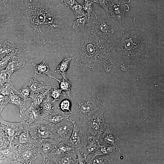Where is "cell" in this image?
Segmentation results:
<instances>
[{
    "label": "cell",
    "instance_id": "33",
    "mask_svg": "<svg viewBox=\"0 0 164 164\" xmlns=\"http://www.w3.org/2000/svg\"><path fill=\"white\" fill-rule=\"evenodd\" d=\"M15 93L25 102L31 100V92L26 84L23 86L20 89L16 90Z\"/></svg>",
    "mask_w": 164,
    "mask_h": 164
},
{
    "label": "cell",
    "instance_id": "39",
    "mask_svg": "<svg viewBox=\"0 0 164 164\" xmlns=\"http://www.w3.org/2000/svg\"><path fill=\"white\" fill-rule=\"evenodd\" d=\"M11 56H6L0 57V71L5 69Z\"/></svg>",
    "mask_w": 164,
    "mask_h": 164
},
{
    "label": "cell",
    "instance_id": "21",
    "mask_svg": "<svg viewBox=\"0 0 164 164\" xmlns=\"http://www.w3.org/2000/svg\"><path fill=\"white\" fill-rule=\"evenodd\" d=\"M32 64L35 74L40 76H47L49 80H51L53 76L49 68L48 61L46 59H43L40 63L38 64L32 62Z\"/></svg>",
    "mask_w": 164,
    "mask_h": 164
},
{
    "label": "cell",
    "instance_id": "2",
    "mask_svg": "<svg viewBox=\"0 0 164 164\" xmlns=\"http://www.w3.org/2000/svg\"><path fill=\"white\" fill-rule=\"evenodd\" d=\"M78 56L75 61L81 67L93 63H98L108 73L110 68L108 63L113 64L110 51L114 46L111 39L102 38L94 30L82 35Z\"/></svg>",
    "mask_w": 164,
    "mask_h": 164
},
{
    "label": "cell",
    "instance_id": "20",
    "mask_svg": "<svg viewBox=\"0 0 164 164\" xmlns=\"http://www.w3.org/2000/svg\"><path fill=\"white\" fill-rule=\"evenodd\" d=\"M72 114H65L57 107L52 114L42 118H43L46 123L53 125L67 119Z\"/></svg>",
    "mask_w": 164,
    "mask_h": 164
},
{
    "label": "cell",
    "instance_id": "40",
    "mask_svg": "<svg viewBox=\"0 0 164 164\" xmlns=\"http://www.w3.org/2000/svg\"><path fill=\"white\" fill-rule=\"evenodd\" d=\"M9 96L0 94V117L1 114L4 108L9 103Z\"/></svg>",
    "mask_w": 164,
    "mask_h": 164
},
{
    "label": "cell",
    "instance_id": "45",
    "mask_svg": "<svg viewBox=\"0 0 164 164\" xmlns=\"http://www.w3.org/2000/svg\"><path fill=\"white\" fill-rule=\"evenodd\" d=\"M91 0H84V2H86L87 1H90Z\"/></svg>",
    "mask_w": 164,
    "mask_h": 164
},
{
    "label": "cell",
    "instance_id": "17",
    "mask_svg": "<svg viewBox=\"0 0 164 164\" xmlns=\"http://www.w3.org/2000/svg\"><path fill=\"white\" fill-rule=\"evenodd\" d=\"M13 55L23 57L20 50L17 46L8 41L0 39V57Z\"/></svg>",
    "mask_w": 164,
    "mask_h": 164
},
{
    "label": "cell",
    "instance_id": "31",
    "mask_svg": "<svg viewBox=\"0 0 164 164\" xmlns=\"http://www.w3.org/2000/svg\"><path fill=\"white\" fill-rule=\"evenodd\" d=\"M53 78L55 79L58 82L60 89L61 91H64L67 96L70 97V91L72 85V81L66 77L63 78L62 79H59L53 77Z\"/></svg>",
    "mask_w": 164,
    "mask_h": 164
},
{
    "label": "cell",
    "instance_id": "44",
    "mask_svg": "<svg viewBox=\"0 0 164 164\" xmlns=\"http://www.w3.org/2000/svg\"><path fill=\"white\" fill-rule=\"evenodd\" d=\"M131 0H128V1L126 2V3H130V2H131Z\"/></svg>",
    "mask_w": 164,
    "mask_h": 164
},
{
    "label": "cell",
    "instance_id": "30",
    "mask_svg": "<svg viewBox=\"0 0 164 164\" xmlns=\"http://www.w3.org/2000/svg\"><path fill=\"white\" fill-rule=\"evenodd\" d=\"M116 149V147L114 146L100 145L94 152L93 157L98 155H114Z\"/></svg>",
    "mask_w": 164,
    "mask_h": 164
},
{
    "label": "cell",
    "instance_id": "16",
    "mask_svg": "<svg viewBox=\"0 0 164 164\" xmlns=\"http://www.w3.org/2000/svg\"><path fill=\"white\" fill-rule=\"evenodd\" d=\"M19 116L29 125L42 118L39 108L35 107L31 104L29 108L20 114Z\"/></svg>",
    "mask_w": 164,
    "mask_h": 164
},
{
    "label": "cell",
    "instance_id": "10",
    "mask_svg": "<svg viewBox=\"0 0 164 164\" xmlns=\"http://www.w3.org/2000/svg\"><path fill=\"white\" fill-rule=\"evenodd\" d=\"M73 128V125L69 118L53 125V131L55 137L54 139L66 144L71 135Z\"/></svg>",
    "mask_w": 164,
    "mask_h": 164
},
{
    "label": "cell",
    "instance_id": "24",
    "mask_svg": "<svg viewBox=\"0 0 164 164\" xmlns=\"http://www.w3.org/2000/svg\"><path fill=\"white\" fill-rule=\"evenodd\" d=\"M54 103L48 93L39 106L42 117L49 115L54 112L57 107Z\"/></svg>",
    "mask_w": 164,
    "mask_h": 164
},
{
    "label": "cell",
    "instance_id": "41",
    "mask_svg": "<svg viewBox=\"0 0 164 164\" xmlns=\"http://www.w3.org/2000/svg\"><path fill=\"white\" fill-rule=\"evenodd\" d=\"M75 150L77 156L76 164H87L88 161L87 159L85 158L80 150Z\"/></svg>",
    "mask_w": 164,
    "mask_h": 164
},
{
    "label": "cell",
    "instance_id": "28",
    "mask_svg": "<svg viewBox=\"0 0 164 164\" xmlns=\"http://www.w3.org/2000/svg\"><path fill=\"white\" fill-rule=\"evenodd\" d=\"M114 157V155H97L93 157L87 161V164H111Z\"/></svg>",
    "mask_w": 164,
    "mask_h": 164
},
{
    "label": "cell",
    "instance_id": "3",
    "mask_svg": "<svg viewBox=\"0 0 164 164\" xmlns=\"http://www.w3.org/2000/svg\"><path fill=\"white\" fill-rule=\"evenodd\" d=\"M147 44V39L138 31L134 17L132 25L123 33L114 54V58L121 57L124 59V63L120 66L122 71H125L130 68L135 69L137 64L149 57Z\"/></svg>",
    "mask_w": 164,
    "mask_h": 164
},
{
    "label": "cell",
    "instance_id": "22",
    "mask_svg": "<svg viewBox=\"0 0 164 164\" xmlns=\"http://www.w3.org/2000/svg\"><path fill=\"white\" fill-rule=\"evenodd\" d=\"M32 94L39 92H44L49 91L51 86L45 85L42 82H39L36 79V74H35L26 84Z\"/></svg>",
    "mask_w": 164,
    "mask_h": 164
},
{
    "label": "cell",
    "instance_id": "29",
    "mask_svg": "<svg viewBox=\"0 0 164 164\" xmlns=\"http://www.w3.org/2000/svg\"><path fill=\"white\" fill-rule=\"evenodd\" d=\"M92 0L84 2L82 4L84 10L86 13V16L94 24L97 16L95 13L93 7Z\"/></svg>",
    "mask_w": 164,
    "mask_h": 164
},
{
    "label": "cell",
    "instance_id": "38",
    "mask_svg": "<svg viewBox=\"0 0 164 164\" xmlns=\"http://www.w3.org/2000/svg\"><path fill=\"white\" fill-rule=\"evenodd\" d=\"M71 107V103L70 101L68 99H64L60 102L58 108L63 112H69L72 114Z\"/></svg>",
    "mask_w": 164,
    "mask_h": 164
},
{
    "label": "cell",
    "instance_id": "7",
    "mask_svg": "<svg viewBox=\"0 0 164 164\" xmlns=\"http://www.w3.org/2000/svg\"><path fill=\"white\" fill-rule=\"evenodd\" d=\"M104 111V109L99 110L92 115L87 123L86 133L99 138L107 125L103 116Z\"/></svg>",
    "mask_w": 164,
    "mask_h": 164
},
{
    "label": "cell",
    "instance_id": "42",
    "mask_svg": "<svg viewBox=\"0 0 164 164\" xmlns=\"http://www.w3.org/2000/svg\"><path fill=\"white\" fill-rule=\"evenodd\" d=\"M92 2L93 3H96L98 5L103 8L108 14V8L107 0H92Z\"/></svg>",
    "mask_w": 164,
    "mask_h": 164
},
{
    "label": "cell",
    "instance_id": "19",
    "mask_svg": "<svg viewBox=\"0 0 164 164\" xmlns=\"http://www.w3.org/2000/svg\"><path fill=\"white\" fill-rule=\"evenodd\" d=\"M26 62V59L22 56H12L5 70L9 76H11L14 72L23 68Z\"/></svg>",
    "mask_w": 164,
    "mask_h": 164
},
{
    "label": "cell",
    "instance_id": "27",
    "mask_svg": "<svg viewBox=\"0 0 164 164\" xmlns=\"http://www.w3.org/2000/svg\"><path fill=\"white\" fill-rule=\"evenodd\" d=\"M9 96V103L19 108L20 114L26 109V102L22 100L17 94L14 93Z\"/></svg>",
    "mask_w": 164,
    "mask_h": 164
},
{
    "label": "cell",
    "instance_id": "26",
    "mask_svg": "<svg viewBox=\"0 0 164 164\" xmlns=\"http://www.w3.org/2000/svg\"><path fill=\"white\" fill-rule=\"evenodd\" d=\"M77 154L76 151L62 155L57 158L55 164H76Z\"/></svg>",
    "mask_w": 164,
    "mask_h": 164
},
{
    "label": "cell",
    "instance_id": "35",
    "mask_svg": "<svg viewBox=\"0 0 164 164\" xmlns=\"http://www.w3.org/2000/svg\"><path fill=\"white\" fill-rule=\"evenodd\" d=\"M70 9L72 10L76 18H81L86 15V13L83 8L82 4L77 2L72 6Z\"/></svg>",
    "mask_w": 164,
    "mask_h": 164
},
{
    "label": "cell",
    "instance_id": "12",
    "mask_svg": "<svg viewBox=\"0 0 164 164\" xmlns=\"http://www.w3.org/2000/svg\"><path fill=\"white\" fill-rule=\"evenodd\" d=\"M100 145L114 146L120 151V147L122 144L113 129L107 124L106 128L99 138Z\"/></svg>",
    "mask_w": 164,
    "mask_h": 164
},
{
    "label": "cell",
    "instance_id": "34",
    "mask_svg": "<svg viewBox=\"0 0 164 164\" xmlns=\"http://www.w3.org/2000/svg\"><path fill=\"white\" fill-rule=\"evenodd\" d=\"M62 91L58 88L55 84L51 86V87L49 92L50 97L53 99L52 101L54 103L60 100L63 97L66 96L62 93Z\"/></svg>",
    "mask_w": 164,
    "mask_h": 164
},
{
    "label": "cell",
    "instance_id": "32",
    "mask_svg": "<svg viewBox=\"0 0 164 164\" xmlns=\"http://www.w3.org/2000/svg\"><path fill=\"white\" fill-rule=\"evenodd\" d=\"M49 91L44 92H39L31 94V104L33 106L39 108V106L42 103L46 96L48 94Z\"/></svg>",
    "mask_w": 164,
    "mask_h": 164
},
{
    "label": "cell",
    "instance_id": "13",
    "mask_svg": "<svg viewBox=\"0 0 164 164\" xmlns=\"http://www.w3.org/2000/svg\"><path fill=\"white\" fill-rule=\"evenodd\" d=\"M94 24H95L94 31L101 37L111 39L114 30L111 29L109 19H105L97 16Z\"/></svg>",
    "mask_w": 164,
    "mask_h": 164
},
{
    "label": "cell",
    "instance_id": "37",
    "mask_svg": "<svg viewBox=\"0 0 164 164\" xmlns=\"http://www.w3.org/2000/svg\"><path fill=\"white\" fill-rule=\"evenodd\" d=\"M11 81V76L5 70L0 71V89Z\"/></svg>",
    "mask_w": 164,
    "mask_h": 164
},
{
    "label": "cell",
    "instance_id": "11",
    "mask_svg": "<svg viewBox=\"0 0 164 164\" xmlns=\"http://www.w3.org/2000/svg\"><path fill=\"white\" fill-rule=\"evenodd\" d=\"M1 127L5 131L11 142L14 137L22 132L28 129L29 125L23 121L19 122H7L0 117Z\"/></svg>",
    "mask_w": 164,
    "mask_h": 164
},
{
    "label": "cell",
    "instance_id": "9",
    "mask_svg": "<svg viewBox=\"0 0 164 164\" xmlns=\"http://www.w3.org/2000/svg\"><path fill=\"white\" fill-rule=\"evenodd\" d=\"M70 120L73 124V128L71 135L66 144L75 149L80 150L87 142V134L78 123L71 118Z\"/></svg>",
    "mask_w": 164,
    "mask_h": 164
},
{
    "label": "cell",
    "instance_id": "43",
    "mask_svg": "<svg viewBox=\"0 0 164 164\" xmlns=\"http://www.w3.org/2000/svg\"><path fill=\"white\" fill-rule=\"evenodd\" d=\"M62 1L64 5L70 9L77 3L76 0H62Z\"/></svg>",
    "mask_w": 164,
    "mask_h": 164
},
{
    "label": "cell",
    "instance_id": "14",
    "mask_svg": "<svg viewBox=\"0 0 164 164\" xmlns=\"http://www.w3.org/2000/svg\"><path fill=\"white\" fill-rule=\"evenodd\" d=\"M92 21L86 16L76 18L72 22V27L75 32L81 33L82 35L88 33L92 29Z\"/></svg>",
    "mask_w": 164,
    "mask_h": 164
},
{
    "label": "cell",
    "instance_id": "4",
    "mask_svg": "<svg viewBox=\"0 0 164 164\" xmlns=\"http://www.w3.org/2000/svg\"><path fill=\"white\" fill-rule=\"evenodd\" d=\"M104 104L92 94L90 97L76 99L73 108L72 114L77 119L78 124L84 130L87 128V122L97 110L104 109Z\"/></svg>",
    "mask_w": 164,
    "mask_h": 164
},
{
    "label": "cell",
    "instance_id": "1",
    "mask_svg": "<svg viewBox=\"0 0 164 164\" xmlns=\"http://www.w3.org/2000/svg\"><path fill=\"white\" fill-rule=\"evenodd\" d=\"M71 15L62 0H3L0 39L17 46L27 61L43 60L71 45Z\"/></svg>",
    "mask_w": 164,
    "mask_h": 164
},
{
    "label": "cell",
    "instance_id": "36",
    "mask_svg": "<svg viewBox=\"0 0 164 164\" xmlns=\"http://www.w3.org/2000/svg\"><path fill=\"white\" fill-rule=\"evenodd\" d=\"M16 90L11 81L0 89V94L4 96H9L15 93Z\"/></svg>",
    "mask_w": 164,
    "mask_h": 164
},
{
    "label": "cell",
    "instance_id": "6",
    "mask_svg": "<svg viewBox=\"0 0 164 164\" xmlns=\"http://www.w3.org/2000/svg\"><path fill=\"white\" fill-rule=\"evenodd\" d=\"M14 146L16 152L14 164L32 163L40 154L36 145H28Z\"/></svg>",
    "mask_w": 164,
    "mask_h": 164
},
{
    "label": "cell",
    "instance_id": "23",
    "mask_svg": "<svg viewBox=\"0 0 164 164\" xmlns=\"http://www.w3.org/2000/svg\"><path fill=\"white\" fill-rule=\"evenodd\" d=\"M99 138L91 135L89 136L86 144L82 149L80 150L86 159L89 154L94 153L100 145Z\"/></svg>",
    "mask_w": 164,
    "mask_h": 164
},
{
    "label": "cell",
    "instance_id": "8",
    "mask_svg": "<svg viewBox=\"0 0 164 164\" xmlns=\"http://www.w3.org/2000/svg\"><path fill=\"white\" fill-rule=\"evenodd\" d=\"M108 8V18L112 17L118 20L121 24L125 21V13L129 10L126 2L122 0H107Z\"/></svg>",
    "mask_w": 164,
    "mask_h": 164
},
{
    "label": "cell",
    "instance_id": "18",
    "mask_svg": "<svg viewBox=\"0 0 164 164\" xmlns=\"http://www.w3.org/2000/svg\"><path fill=\"white\" fill-rule=\"evenodd\" d=\"M57 142L58 141L56 139L53 138L39 140L37 148L38 152L42 155L44 160L47 158L48 155Z\"/></svg>",
    "mask_w": 164,
    "mask_h": 164
},
{
    "label": "cell",
    "instance_id": "25",
    "mask_svg": "<svg viewBox=\"0 0 164 164\" xmlns=\"http://www.w3.org/2000/svg\"><path fill=\"white\" fill-rule=\"evenodd\" d=\"M73 59L72 54L67 55L57 66L55 72L60 74L63 78L65 77L67 71L69 68L70 62Z\"/></svg>",
    "mask_w": 164,
    "mask_h": 164
},
{
    "label": "cell",
    "instance_id": "5",
    "mask_svg": "<svg viewBox=\"0 0 164 164\" xmlns=\"http://www.w3.org/2000/svg\"><path fill=\"white\" fill-rule=\"evenodd\" d=\"M53 125L46 123L43 118L30 124L28 130L31 136L35 139L53 138L55 137L53 131Z\"/></svg>",
    "mask_w": 164,
    "mask_h": 164
},
{
    "label": "cell",
    "instance_id": "15",
    "mask_svg": "<svg viewBox=\"0 0 164 164\" xmlns=\"http://www.w3.org/2000/svg\"><path fill=\"white\" fill-rule=\"evenodd\" d=\"M39 141L33 138L31 136L28 129L21 132L15 136L11 143L15 146L28 145H37Z\"/></svg>",
    "mask_w": 164,
    "mask_h": 164
}]
</instances>
